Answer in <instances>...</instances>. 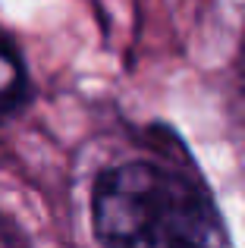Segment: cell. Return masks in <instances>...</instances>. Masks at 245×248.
I'll return each instance as SVG.
<instances>
[{"instance_id":"cell-1","label":"cell","mask_w":245,"mask_h":248,"mask_svg":"<svg viewBox=\"0 0 245 248\" xmlns=\"http://www.w3.org/2000/svg\"><path fill=\"white\" fill-rule=\"evenodd\" d=\"M98 248H233L211 188L167 157H129L92 186Z\"/></svg>"},{"instance_id":"cell-2","label":"cell","mask_w":245,"mask_h":248,"mask_svg":"<svg viewBox=\"0 0 245 248\" xmlns=\"http://www.w3.org/2000/svg\"><path fill=\"white\" fill-rule=\"evenodd\" d=\"M31 94L29 69L13 41L0 31V116H13L25 107Z\"/></svg>"},{"instance_id":"cell-3","label":"cell","mask_w":245,"mask_h":248,"mask_svg":"<svg viewBox=\"0 0 245 248\" xmlns=\"http://www.w3.org/2000/svg\"><path fill=\"white\" fill-rule=\"evenodd\" d=\"M0 248H19L16 242H13V239H6V236H3V226H0Z\"/></svg>"}]
</instances>
